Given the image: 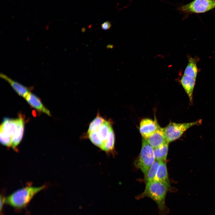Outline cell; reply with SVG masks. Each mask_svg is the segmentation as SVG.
<instances>
[{
  "instance_id": "6da1fadb",
  "label": "cell",
  "mask_w": 215,
  "mask_h": 215,
  "mask_svg": "<svg viewBox=\"0 0 215 215\" xmlns=\"http://www.w3.org/2000/svg\"><path fill=\"white\" fill-rule=\"evenodd\" d=\"M172 191L163 183L154 180L145 183L143 192L136 196V199L145 197H149L156 204L158 209L161 215H167L169 210L165 203V198L168 191Z\"/></svg>"
},
{
  "instance_id": "7a4b0ae2",
  "label": "cell",
  "mask_w": 215,
  "mask_h": 215,
  "mask_svg": "<svg viewBox=\"0 0 215 215\" xmlns=\"http://www.w3.org/2000/svg\"><path fill=\"white\" fill-rule=\"evenodd\" d=\"M46 185L39 187H26L19 189L5 198V203L16 209L26 207L34 196L45 188Z\"/></svg>"
},
{
  "instance_id": "3957f363",
  "label": "cell",
  "mask_w": 215,
  "mask_h": 215,
  "mask_svg": "<svg viewBox=\"0 0 215 215\" xmlns=\"http://www.w3.org/2000/svg\"><path fill=\"white\" fill-rule=\"evenodd\" d=\"M155 161L153 148L146 139L142 138L141 151L134 162L135 165L142 171L145 176Z\"/></svg>"
},
{
  "instance_id": "277c9868",
  "label": "cell",
  "mask_w": 215,
  "mask_h": 215,
  "mask_svg": "<svg viewBox=\"0 0 215 215\" xmlns=\"http://www.w3.org/2000/svg\"><path fill=\"white\" fill-rule=\"evenodd\" d=\"M23 117L19 115L18 118L13 119L5 118L0 126V140L3 145L11 147L12 139L16 132Z\"/></svg>"
},
{
  "instance_id": "5b68a950",
  "label": "cell",
  "mask_w": 215,
  "mask_h": 215,
  "mask_svg": "<svg viewBox=\"0 0 215 215\" xmlns=\"http://www.w3.org/2000/svg\"><path fill=\"white\" fill-rule=\"evenodd\" d=\"M215 8V0H194L177 7L176 9L185 15L206 13Z\"/></svg>"
},
{
  "instance_id": "8992f818",
  "label": "cell",
  "mask_w": 215,
  "mask_h": 215,
  "mask_svg": "<svg viewBox=\"0 0 215 215\" xmlns=\"http://www.w3.org/2000/svg\"><path fill=\"white\" fill-rule=\"evenodd\" d=\"M201 119L189 123H177L170 122L164 128V133L167 141L169 143L180 138L183 133L191 127L201 125Z\"/></svg>"
},
{
  "instance_id": "52a82bcc",
  "label": "cell",
  "mask_w": 215,
  "mask_h": 215,
  "mask_svg": "<svg viewBox=\"0 0 215 215\" xmlns=\"http://www.w3.org/2000/svg\"><path fill=\"white\" fill-rule=\"evenodd\" d=\"M112 128L111 121L105 120L97 131L87 133L88 137L92 143L102 150Z\"/></svg>"
},
{
  "instance_id": "ba28073f",
  "label": "cell",
  "mask_w": 215,
  "mask_h": 215,
  "mask_svg": "<svg viewBox=\"0 0 215 215\" xmlns=\"http://www.w3.org/2000/svg\"><path fill=\"white\" fill-rule=\"evenodd\" d=\"M160 127L156 119L145 118L141 121L139 130L142 137L147 139Z\"/></svg>"
},
{
  "instance_id": "9c48e42d",
  "label": "cell",
  "mask_w": 215,
  "mask_h": 215,
  "mask_svg": "<svg viewBox=\"0 0 215 215\" xmlns=\"http://www.w3.org/2000/svg\"><path fill=\"white\" fill-rule=\"evenodd\" d=\"M0 76L1 78L7 81L19 96L24 98L30 93L33 88V87H25L3 73H1Z\"/></svg>"
},
{
  "instance_id": "30bf717a",
  "label": "cell",
  "mask_w": 215,
  "mask_h": 215,
  "mask_svg": "<svg viewBox=\"0 0 215 215\" xmlns=\"http://www.w3.org/2000/svg\"><path fill=\"white\" fill-rule=\"evenodd\" d=\"M146 140L153 149L168 142L164 133V128L161 127Z\"/></svg>"
},
{
  "instance_id": "8fae6325",
  "label": "cell",
  "mask_w": 215,
  "mask_h": 215,
  "mask_svg": "<svg viewBox=\"0 0 215 215\" xmlns=\"http://www.w3.org/2000/svg\"><path fill=\"white\" fill-rule=\"evenodd\" d=\"M24 99L32 107L39 112L51 116L50 111L43 104L40 99L34 94L30 93Z\"/></svg>"
},
{
  "instance_id": "7c38bea8",
  "label": "cell",
  "mask_w": 215,
  "mask_h": 215,
  "mask_svg": "<svg viewBox=\"0 0 215 215\" xmlns=\"http://www.w3.org/2000/svg\"><path fill=\"white\" fill-rule=\"evenodd\" d=\"M154 180L163 183L172 189L168 177L166 161H160Z\"/></svg>"
},
{
  "instance_id": "4fadbf2b",
  "label": "cell",
  "mask_w": 215,
  "mask_h": 215,
  "mask_svg": "<svg viewBox=\"0 0 215 215\" xmlns=\"http://www.w3.org/2000/svg\"><path fill=\"white\" fill-rule=\"evenodd\" d=\"M196 79L184 75L181 80V84L191 102L193 100V93L196 83Z\"/></svg>"
},
{
  "instance_id": "5bb4252c",
  "label": "cell",
  "mask_w": 215,
  "mask_h": 215,
  "mask_svg": "<svg viewBox=\"0 0 215 215\" xmlns=\"http://www.w3.org/2000/svg\"><path fill=\"white\" fill-rule=\"evenodd\" d=\"M24 119L20 122L17 130L12 139L11 147L14 150H17V147L22 140L24 130Z\"/></svg>"
},
{
  "instance_id": "9a60e30c",
  "label": "cell",
  "mask_w": 215,
  "mask_h": 215,
  "mask_svg": "<svg viewBox=\"0 0 215 215\" xmlns=\"http://www.w3.org/2000/svg\"><path fill=\"white\" fill-rule=\"evenodd\" d=\"M168 142L161 146L153 149L155 160L159 161H166L168 149Z\"/></svg>"
},
{
  "instance_id": "2e32d148",
  "label": "cell",
  "mask_w": 215,
  "mask_h": 215,
  "mask_svg": "<svg viewBox=\"0 0 215 215\" xmlns=\"http://www.w3.org/2000/svg\"><path fill=\"white\" fill-rule=\"evenodd\" d=\"M198 72L196 60L191 57L188 60V63L185 69L184 75L196 79Z\"/></svg>"
},
{
  "instance_id": "e0dca14e",
  "label": "cell",
  "mask_w": 215,
  "mask_h": 215,
  "mask_svg": "<svg viewBox=\"0 0 215 215\" xmlns=\"http://www.w3.org/2000/svg\"><path fill=\"white\" fill-rule=\"evenodd\" d=\"M105 121V119L100 115L99 113H97L96 117L90 124L87 133L97 131Z\"/></svg>"
},
{
  "instance_id": "ac0fdd59",
  "label": "cell",
  "mask_w": 215,
  "mask_h": 215,
  "mask_svg": "<svg viewBox=\"0 0 215 215\" xmlns=\"http://www.w3.org/2000/svg\"><path fill=\"white\" fill-rule=\"evenodd\" d=\"M115 136L113 128L111 129L107 140L102 150L108 153H112L114 151Z\"/></svg>"
},
{
  "instance_id": "d6986e66",
  "label": "cell",
  "mask_w": 215,
  "mask_h": 215,
  "mask_svg": "<svg viewBox=\"0 0 215 215\" xmlns=\"http://www.w3.org/2000/svg\"><path fill=\"white\" fill-rule=\"evenodd\" d=\"M159 163L160 161L155 160L144 177L145 183L154 180Z\"/></svg>"
},
{
  "instance_id": "ffe728a7",
  "label": "cell",
  "mask_w": 215,
  "mask_h": 215,
  "mask_svg": "<svg viewBox=\"0 0 215 215\" xmlns=\"http://www.w3.org/2000/svg\"><path fill=\"white\" fill-rule=\"evenodd\" d=\"M111 26V24L109 21H106L101 24L102 29L104 30L109 29Z\"/></svg>"
},
{
  "instance_id": "44dd1931",
  "label": "cell",
  "mask_w": 215,
  "mask_h": 215,
  "mask_svg": "<svg viewBox=\"0 0 215 215\" xmlns=\"http://www.w3.org/2000/svg\"><path fill=\"white\" fill-rule=\"evenodd\" d=\"M5 198L3 196L1 195L0 197V211L1 212L2 209L3 205L4 203H5Z\"/></svg>"
}]
</instances>
